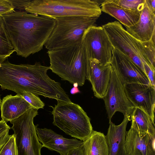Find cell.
<instances>
[{
  "label": "cell",
  "instance_id": "cell-4",
  "mask_svg": "<svg viewBox=\"0 0 155 155\" xmlns=\"http://www.w3.org/2000/svg\"><path fill=\"white\" fill-rule=\"evenodd\" d=\"M113 47L126 55L145 73L144 64L155 69V35L142 42L130 35L118 21L102 25Z\"/></svg>",
  "mask_w": 155,
  "mask_h": 155
},
{
  "label": "cell",
  "instance_id": "cell-12",
  "mask_svg": "<svg viewBox=\"0 0 155 155\" xmlns=\"http://www.w3.org/2000/svg\"><path fill=\"white\" fill-rule=\"evenodd\" d=\"M124 86L130 102L135 107L144 111L154 123L155 87L139 83H128Z\"/></svg>",
  "mask_w": 155,
  "mask_h": 155
},
{
  "label": "cell",
  "instance_id": "cell-5",
  "mask_svg": "<svg viewBox=\"0 0 155 155\" xmlns=\"http://www.w3.org/2000/svg\"><path fill=\"white\" fill-rule=\"evenodd\" d=\"M25 11L53 18L81 16L98 18L102 12L95 0H34Z\"/></svg>",
  "mask_w": 155,
  "mask_h": 155
},
{
  "label": "cell",
  "instance_id": "cell-1",
  "mask_svg": "<svg viewBox=\"0 0 155 155\" xmlns=\"http://www.w3.org/2000/svg\"><path fill=\"white\" fill-rule=\"evenodd\" d=\"M49 67L36 62L34 64H12L8 61L0 63V86L20 95L23 91L64 101L68 95L61 84L47 74Z\"/></svg>",
  "mask_w": 155,
  "mask_h": 155
},
{
  "label": "cell",
  "instance_id": "cell-27",
  "mask_svg": "<svg viewBox=\"0 0 155 155\" xmlns=\"http://www.w3.org/2000/svg\"><path fill=\"white\" fill-rule=\"evenodd\" d=\"M144 73L149 80L150 85L155 87V69L147 64H144Z\"/></svg>",
  "mask_w": 155,
  "mask_h": 155
},
{
  "label": "cell",
  "instance_id": "cell-10",
  "mask_svg": "<svg viewBox=\"0 0 155 155\" xmlns=\"http://www.w3.org/2000/svg\"><path fill=\"white\" fill-rule=\"evenodd\" d=\"M103 99L109 122L117 111L130 116L135 108L127 98L124 85L113 69L110 79Z\"/></svg>",
  "mask_w": 155,
  "mask_h": 155
},
{
  "label": "cell",
  "instance_id": "cell-11",
  "mask_svg": "<svg viewBox=\"0 0 155 155\" xmlns=\"http://www.w3.org/2000/svg\"><path fill=\"white\" fill-rule=\"evenodd\" d=\"M110 64L123 85L131 83L150 85L143 71L126 55L114 47Z\"/></svg>",
  "mask_w": 155,
  "mask_h": 155
},
{
  "label": "cell",
  "instance_id": "cell-6",
  "mask_svg": "<svg viewBox=\"0 0 155 155\" xmlns=\"http://www.w3.org/2000/svg\"><path fill=\"white\" fill-rule=\"evenodd\" d=\"M53 109V124L67 134L84 141L92 134L93 128L86 113L72 102L57 101Z\"/></svg>",
  "mask_w": 155,
  "mask_h": 155
},
{
  "label": "cell",
  "instance_id": "cell-31",
  "mask_svg": "<svg viewBox=\"0 0 155 155\" xmlns=\"http://www.w3.org/2000/svg\"><path fill=\"white\" fill-rule=\"evenodd\" d=\"M8 133L9 131H8L0 137V151L11 136Z\"/></svg>",
  "mask_w": 155,
  "mask_h": 155
},
{
  "label": "cell",
  "instance_id": "cell-33",
  "mask_svg": "<svg viewBox=\"0 0 155 155\" xmlns=\"http://www.w3.org/2000/svg\"><path fill=\"white\" fill-rule=\"evenodd\" d=\"M80 92L78 87H74L71 90L70 93L72 94H75Z\"/></svg>",
  "mask_w": 155,
  "mask_h": 155
},
{
  "label": "cell",
  "instance_id": "cell-30",
  "mask_svg": "<svg viewBox=\"0 0 155 155\" xmlns=\"http://www.w3.org/2000/svg\"><path fill=\"white\" fill-rule=\"evenodd\" d=\"M11 127L7 124L6 122L2 119L0 121V137L9 131Z\"/></svg>",
  "mask_w": 155,
  "mask_h": 155
},
{
  "label": "cell",
  "instance_id": "cell-22",
  "mask_svg": "<svg viewBox=\"0 0 155 155\" xmlns=\"http://www.w3.org/2000/svg\"><path fill=\"white\" fill-rule=\"evenodd\" d=\"M14 51L3 18L0 16V63L3 62Z\"/></svg>",
  "mask_w": 155,
  "mask_h": 155
},
{
  "label": "cell",
  "instance_id": "cell-16",
  "mask_svg": "<svg viewBox=\"0 0 155 155\" xmlns=\"http://www.w3.org/2000/svg\"><path fill=\"white\" fill-rule=\"evenodd\" d=\"M126 31L132 36L142 42L150 40L155 35V14L147 0L137 23L129 27H125Z\"/></svg>",
  "mask_w": 155,
  "mask_h": 155
},
{
  "label": "cell",
  "instance_id": "cell-29",
  "mask_svg": "<svg viewBox=\"0 0 155 155\" xmlns=\"http://www.w3.org/2000/svg\"><path fill=\"white\" fill-rule=\"evenodd\" d=\"M66 155H85L83 144L70 150Z\"/></svg>",
  "mask_w": 155,
  "mask_h": 155
},
{
  "label": "cell",
  "instance_id": "cell-26",
  "mask_svg": "<svg viewBox=\"0 0 155 155\" xmlns=\"http://www.w3.org/2000/svg\"><path fill=\"white\" fill-rule=\"evenodd\" d=\"M14 9L9 0H0V16L15 12Z\"/></svg>",
  "mask_w": 155,
  "mask_h": 155
},
{
  "label": "cell",
  "instance_id": "cell-17",
  "mask_svg": "<svg viewBox=\"0 0 155 155\" xmlns=\"http://www.w3.org/2000/svg\"><path fill=\"white\" fill-rule=\"evenodd\" d=\"M130 116H124L122 123L116 125L111 121L105 136L108 147L109 155H126L125 150L126 128L130 120Z\"/></svg>",
  "mask_w": 155,
  "mask_h": 155
},
{
  "label": "cell",
  "instance_id": "cell-24",
  "mask_svg": "<svg viewBox=\"0 0 155 155\" xmlns=\"http://www.w3.org/2000/svg\"><path fill=\"white\" fill-rule=\"evenodd\" d=\"M20 95L34 108L37 110L43 108L45 106L44 103L42 101L38 95L26 91H23Z\"/></svg>",
  "mask_w": 155,
  "mask_h": 155
},
{
  "label": "cell",
  "instance_id": "cell-23",
  "mask_svg": "<svg viewBox=\"0 0 155 155\" xmlns=\"http://www.w3.org/2000/svg\"><path fill=\"white\" fill-rule=\"evenodd\" d=\"M115 4L126 9L141 12L145 0H112Z\"/></svg>",
  "mask_w": 155,
  "mask_h": 155
},
{
  "label": "cell",
  "instance_id": "cell-18",
  "mask_svg": "<svg viewBox=\"0 0 155 155\" xmlns=\"http://www.w3.org/2000/svg\"><path fill=\"white\" fill-rule=\"evenodd\" d=\"M0 106L2 119L6 122L18 117L28 110L34 108L18 94L7 95L4 97Z\"/></svg>",
  "mask_w": 155,
  "mask_h": 155
},
{
  "label": "cell",
  "instance_id": "cell-32",
  "mask_svg": "<svg viewBox=\"0 0 155 155\" xmlns=\"http://www.w3.org/2000/svg\"><path fill=\"white\" fill-rule=\"evenodd\" d=\"M149 5L154 12L155 11V0H147Z\"/></svg>",
  "mask_w": 155,
  "mask_h": 155
},
{
  "label": "cell",
  "instance_id": "cell-19",
  "mask_svg": "<svg viewBox=\"0 0 155 155\" xmlns=\"http://www.w3.org/2000/svg\"><path fill=\"white\" fill-rule=\"evenodd\" d=\"M101 5V12L115 18L125 27H131L137 23L141 12L123 8L112 0H104Z\"/></svg>",
  "mask_w": 155,
  "mask_h": 155
},
{
  "label": "cell",
  "instance_id": "cell-9",
  "mask_svg": "<svg viewBox=\"0 0 155 155\" xmlns=\"http://www.w3.org/2000/svg\"><path fill=\"white\" fill-rule=\"evenodd\" d=\"M82 42L90 59L104 65L110 64L113 48L102 26H91L85 31Z\"/></svg>",
  "mask_w": 155,
  "mask_h": 155
},
{
  "label": "cell",
  "instance_id": "cell-2",
  "mask_svg": "<svg viewBox=\"0 0 155 155\" xmlns=\"http://www.w3.org/2000/svg\"><path fill=\"white\" fill-rule=\"evenodd\" d=\"M2 16L15 51L25 58L43 49L56 24L53 18L25 11Z\"/></svg>",
  "mask_w": 155,
  "mask_h": 155
},
{
  "label": "cell",
  "instance_id": "cell-8",
  "mask_svg": "<svg viewBox=\"0 0 155 155\" xmlns=\"http://www.w3.org/2000/svg\"><path fill=\"white\" fill-rule=\"evenodd\" d=\"M38 110L31 108L18 117L10 121L12 124L18 155H41L43 146L39 142L36 132L34 118Z\"/></svg>",
  "mask_w": 155,
  "mask_h": 155
},
{
  "label": "cell",
  "instance_id": "cell-15",
  "mask_svg": "<svg viewBox=\"0 0 155 155\" xmlns=\"http://www.w3.org/2000/svg\"><path fill=\"white\" fill-rule=\"evenodd\" d=\"M36 132L39 141L43 147L55 151L60 155H66L69 151L83 143V141L75 139L64 138L50 129L37 127Z\"/></svg>",
  "mask_w": 155,
  "mask_h": 155
},
{
  "label": "cell",
  "instance_id": "cell-28",
  "mask_svg": "<svg viewBox=\"0 0 155 155\" xmlns=\"http://www.w3.org/2000/svg\"><path fill=\"white\" fill-rule=\"evenodd\" d=\"M15 8L21 11H25V8L31 3L32 1L30 0H9Z\"/></svg>",
  "mask_w": 155,
  "mask_h": 155
},
{
  "label": "cell",
  "instance_id": "cell-21",
  "mask_svg": "<svg viewBox=\"0 0 155 155\" xmlns=\"http://www.w3.org/2000/svg\"><path fill=\"white\" fill-rule=\"evenodd\" d=\"M132 121L131 127L141 133H147L155 136V123L144 111L135 107L130 116Z\"/></svg>",
  "mask_w": 155,
  "mask_h": 155
},
{
  "label": "cell",
  "instance_id": "cell-3",
  "mask_svg": "<svg viewBox=\"0 0 155 155\" xmlns=\"http://www.w3.org/2000/svg\"><path fill=\"white\" fill-rule=\"evenodd\" d=\"M47 53L50 69L62 80L78 86L84 84L90 59L82 42L71 46L51 50Z\"/></svg>",
  "mask_w": 155,
  "mask_h": 155
},
{
  "label": "cell",
  "instance_id": "cell-13",
  "mask_svg": "<svg viewBox=\"0 0 155 155\" xmlns=\"http://www.w3.org/2000/svg\"><path fill=\"white\" fill-rule=\"evenodd\" d=\"M125 150L126 155H155V136L130 127L126 132Z\"/></svg>",
  "mask_w": 155,
  "mask_h": 155
},
{
  "label": "cell",
  "instance_id": "cell-7",
  "mask_svg": "<svg viewBox=\"0 0 155 155\" xmlns=\"http://www.w3.org/2000/svg\"><path fill=\"white\" fill-rule=\"evenodd\" d=\"M54 28L45 44L48 50L68 47L82 42L85 30L98 18L72 16L56 18Z\"/></svg>",
  "mask_w": 155,
  "mask_h": 155
},
{
  "label": "cell",
  "instance_id": "cell-35",
  "mask_svg": "<svg viewBox=\"0 0 155 155\" xmlns=\"http://www.w3.org/2000/svg\"><path fill=\"white\" fill-rule=\"evenodd\" d=\"M2 101V100L1 99V97H0V105L1 104V103Z\"/></svg>",
  "mask_w": 155,
  "mask_h": 155
},
{
  "label": "cell",
  "instance_id": "cell-34",
  "mask_svg": "<svg viewBox=\"0 0 155 155\" xmlns=\"http://www.w3.org/2000/svg\"><path fill=\"white\" fill-rule=\"evenodd\" d=\"M74 87H78V84L77 83H74V84H73Z\"/></svg>",
  "mask_w": 155,
  "mask_h": 155
},
{
  "label": "cell",
  "instance_id": "cell-20",
  "mask_svg": "<svg viewBox=\"0 0 155 155\" xmlns=\"http://www.w3.org/2000/svg\"><path fill=\"white\" fill-rule=\"evenodd\" d=\"M83 144L85 155H109L106 136L103 133L93 130Z\"/></svg>",
  "mask_w": 155,
  "mask_h": 155
},
{
  "label": "cell",
  "instance_id": "cell-25",
  "mask_svg": "<svg viewBox=\"0 0 155 155\" xmlns=\"http://www.w3.org/2000/svg\"><path fill=\"white\" fill-rule=\"evenodd\" d=\"M0 155H18L17 149L14 134L9 139L0 151Z\"/></svg>",
  "mask_w": 155,
  "mask_h": 155
},
{
  "label": "cell",
  "instance_id": "cell-14",
  "mask_svg": "<svg viewBox=\"0 0 155 155\" xmlns=\"http://www.w3.org/2000/svg\"><path fill=\"white\" fill-rule=\"evenodd\" d=\"M112 68L110 64L104 65L97 60L90 59L86 77L91 83L94 96L103 98L110 79Z\"/></svg>",
  "mask_w": 155,
  "mask_h": 155
}]
</instances>
